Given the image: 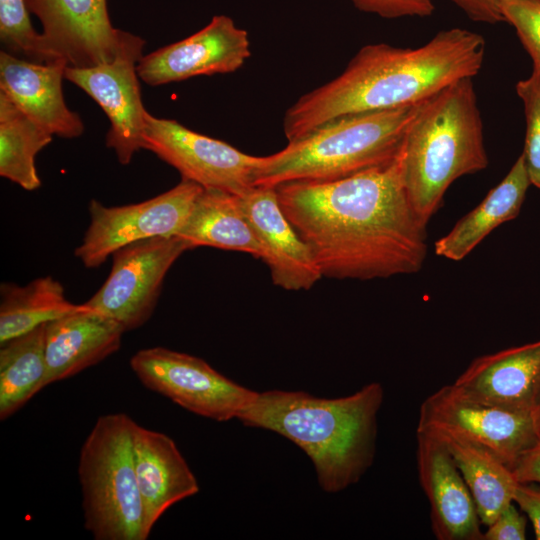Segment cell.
Listing matches in <instances>:
<instances>
[{"instance_id":"1","label":"cell","mask_w":540,"mask_h":540,"mask_svg":"<svg viewBox=\"0 0 540 540\" xmlns=\"http://www.w3.org/2000/svg\"><path fill=\"white\" fill-rule=\"evenodd\" d=\"M275 190L323 277L370 280L421 270L427 224L405 194L396 159L349 177L291 181Z\"/></svg>"},{"instance_id":"2","label":"cell","mask_w":540,"mask_h":540,"mask_svg":"<svg viewBox=\"0 0 540 540\" xmlns=\"http://www.w3.org/2000/svg\"><path fill=\"white\" fill-rule=\"evenodd\" d=\"M482 35L463 28L438 32L416 48L363 46L333 80L302 95L285 112L288 142L336 118L417 105L483 65Z\"/></svg>"},{"instance_id":"3","label":"cell","mask_w":540,"mask_h":540,"mask_svg":"<svg viewBox=\"0 0 540 540\" xmlns=\"http://www.w3.org/2000/svg\"><path fill=\"white\" fill-rule=\"evenodd\" d=\"M383 399L377 382L333 399L270 390L257 392L237 419L295 443L312 461L320 487L336 493L358 482L372 465Z\"/></svg>"},{"instance_id":"4","label":"cell","mask_w":540,"mask_h":540,"mask_svg":"<svg viewBox=\"0 0 540 540\" xmlns=\"http://www.w3.org/2000/svg\"><path fill=\"white\" fill-rule=\"evenodd\" d=\"M396 162L405 194L426 224L454 181L488 167L472 78L458 80L419 104Z\"/></svg>"},{"instance_id":"5","label":"cell","mask_w":540,"mask_h":540,"mask_svg":"<svg viewBox=\"0 0 540 540\" xmlns=\"http://www.w3.org/2000/svg\"><path fill=\"white\" fill-rule=\"evenodd\" d=\"M419 104L331 120L261 156L254 186L337 180L387 165L396 159Z\"/></svg>"},{"instance_id":"6","label":"cell","mask_w":540,"mask_h":540,"mask_svg":"<svg viewBox=\"0 0 540 540\" xmlns=\"http://www.w3.org/2000/svg\"><path fill=\"white\" fill-rule=\"evenodd\" d=\"M134 425L124 413L102 415L80 450L84 527L96 540H145L133 459Z\"/></svg>"},{"instance_id":"7","label":"cell","mask_w":540,"mask_h":540,"mask_svg":"<svg viewBox=\"0 0 540 540\" xmlns=\"http://www.w3.org/2000/svg\"><path fill=\"white\" fill-rule=\"evenodd\" d=\"M416 431L447 435L480 447L510 469L540 441L535 412L485 404L460 393L453 384L421 404Z\"/></svg>"},{"instance_id":"8","label":"cell","mask_w":540,"mask_h":540,"mask_svg":"<svg viewBox=\"0 0 540 540\" xmlns=\"http://www.w3.org/2000/svg\"><path fill=\"white\" fill-rule=\"evenodd\" d=\"M141 383L182 408L216 421L237 418L257 394L201 358L164 347L141 349L130 359Z\"/></svg>"},{"instance_id":"9","label":"cell","mask_w":540,"mask_h":540,"mask_svg":"<svg viewBox=\"0 0 540 540\" xmlns=\"http://www.w3.org/2000/svg\"><path fill=\"white\" fill-rule=\"evenodd\" d=\"M190 246L177 235L125 245L112 254L111 271L84 305L118 322L125 331L149 320L166 274Z\"/></svg>"},{"instance_id":"10","label":"cell","mask_w":540,"mask_h":540,"mask_svg":"<svg viewBox=\"0 0 540 540\" xmlns=\"http://www.w3.org/2000/svg\"><path fill=\"white\" fill-rule=\"evenodd\" d=\"M203 187L181 181L148 200L122 206L89 203L90 223L75 256L87 268L102 265L119 248L157 236H174L186 222Z\"/></svg>"},{"instance_id":"11","label":"cell","mask_w":540,"mask_h":540,"mask_svg":"<svg viewBox=\"0 0 540 540\" xmlns=\"http://www.w3.org/2000/svg\"><path fill=\"white\" fill-rule=\"evenodd\" d=\"M145 41L123 32L113 60L92 67L67 65L64 78L82 89L105 112L110 122L106 146L112 149L122 165L131 162L143 149L145 115L137 64L143 57Z\"/></svg>"},{"instance_id":"12","label":"cell","mask_w":540,"mask_h":540,"mask_svg":"<svg viewBox=\"0 0 540 540\" xmlns=\"http://www.w3.org/2000/svg\"><path fill=\"white\" fill-rule=\"evenodd\" d=\"M143 149L174 167L183 179L203 188L241 196L254 187L261 156L193 131L181 123L145 115Z\"/></svg>"},{"instance_id":"13","label":"cell","mask_w":540,"mask_h":540,"mask_svg":"<svg viewBox=\"0 0 540 540\" xmlns=\"http://www.w3.org/2000/svg\"><path fill=\"white\" fill-rule=\"evenodd\" d=\"M246 30L232 18L216 15L198 32L153 51L139 60V78L150 86L240 69L250 57Z\"/></svg>"},{"instance_id":"14","label":"cell","mask_w":540,"mask_h":540,"mask_svg":"<svg viewBox=\"0 0 540 540\" xmlns=\"http://www.w3.org/2000/svg\"><path fill=\"white\" fill-rule=\"evenodd\" d=\"M25 1L57 59L85 68L115 58L124 31L112 25L107 0Z\"/></svg>"},{"instance_id":"15","label":"cell","mask_w":540,"mask_h":540,"mask_svg":"<svg viewBox=\"0 0 540 540\" xmlns=\"http://www.w3.org/2000/svg\"><path fill=\"white\" fill-rule=\"evenodd\" d=\"M274 285L309 290L322 276L313 254L285 216L275 187L254 186L239 196Z\"/></svg>"},{"instance_id":"16","label":"cell","mask_w":540,"mask_h":540,"mask_svg":"<svg viewBox=\"0 0 540 540\" xmlns=\"http://www.w3.org/2000/svg\"><path fill=\"white\" fill-rule=\"evenodd\" d=\"M419 481L430 506L438 540H482L481 521L472 495L444 442L416 431Z\"/></svg>"},{"instance_id":"17","label":"cell","mask_w":540,"mask_h":540,"mask_svg":"<svg viewBox=\"0 0 540 540\" xmlns=\"http://www.w3.org/2000/svg\"><path fill=\"white\" fill-rule=\"evenodd\" d=\"M68 63L62 59L37 63L0 53V91L33 122L52 135L76 138L84 123L65 103L62 80Z\"/></svg>"},{"instance_id":"18","label":"cell","mask_w":540,"mask_h":540,"mask_svg":"<svg viewBox=\"0 0 540 540\" xmlns=\"http://www.w3.org/2000/svg\"><path fill=\"white\" fill-rule=\"evenodd\" d=\"M132 448L146 540L167 509L198 493L199 485L175 442L168 435L135 422Z\"/></svg>"},{"instance_id":"19","label":"cell","mask_w":540,"mask_h":540,"mask_svg":"<svg viewBox=\"0 0 540 540\" xmlns=\"http://www.w3.org/2000/svg\"><path fill=\"white\" fill-rule=\"evenodd\" d=\"M453 385L485 404L533 411L540 395V340L474 359Z\"/></svg>"},{"instance_id":"20","label":"cell","mask_w":540,"mask_h":540,"mask_svg":"<svg viewBox=\"0 0 540 540\" xmlns=\"http://www.w3.org/2000/svg\"><path fill=\"white\" fill-rule=\"evenodd\" d=\"M83 307L46 324L45 386L70 378L118 351L124 328L115 320Z\"/></svg>"},{"instance_id":"21","label":"cell","mask_w":540,"mask_h":540,"mask_svg":"<svg viewBox=\"0 0 540 540\" xmlns=\"http://www.w3.org/2000/svg\"><path fill=\"white\" fill-rule=\"evenodd\" d=\"M530 185L521 154L501 182L435 242V254L453 261L464 259L494 229L519 215Z\"/></svg>"},{"instance_id":"22","label":"cell","mask_w":540,"mask_h":540,"mask_svg":"<svg viewBox=\"0 0 540 540\" xmlns=\"http://www.w3.org/2000/svg\"><path fill=\"white\" fill-rule=\"evenodd\" d=\"M177 236L191 249L213 247L261 258L257 237L239 196L223 190L202 188Z\"/></svg>"},{"instance_id":"23","label":"cell","mask_w":540,"mask_h":540,"mask_svg":"<svg viewBox=\"0 0 540 540\" xmlns=\"http://www.w3.org/2000/svg\"><path fill=\"white\" fill-rule=\"evenodd\" d=\"M0 296V344L83 307L70 302L63 285L51 276L24 286L2 283Z\"/></svg>"},{"instance_id":"24","label":"cell","mask_w":540,"mask_h":540,"mask_svg":"<svg viewBox=\"0 0 540 540\" xmlns=\"http://www.w3.org/2000/svg\"><path fill=\"white\" fill-rule=\"evenodd\" d=\"M432 435L446 445L472 495L481 524L488 526L513 502L519 482L512 470L480 447L447 435Z\"/></svg>"},{"instance_id":"25","label":"cell","mask_w":540,"mask_h":540,"mask_svg":"<svg viewBox=\"0 0 540 540\" xmlns=\"http://www.w3.org/2000/svg\"><path fill=\"white\" fill-rule=\"evenodd\" d=\"M46 324L0 344V418L18 411L45 386Z\"/></svg>"},{"instance_id":"26","label":"cell","mask_w":540,"mask_h":540,"mask_svg":"<svg viewBox=\"0 0 540 540\" xmlns=\"http://www.w3.org/2000/svg\"><path fill=\"white\" fill-rule=\"evenodd\" d=\"M53 135L28 118L0 91V175L27 191L40 187L35 159Z\"/></svg>"},{"instance_id":"27","label":"cell","mask_w":540,"mask_h":540,"mask_svg":"<svg viewBox=\"0 0 540 540\" xmlns=\"http://www.w3.org/2000/svg\"><path fill=\"white\" fill-rule=\"evenodd\" d=\"M0 39L6 52L37 63L57 59L29 18L25 0H0Z\"/></svg>"},{"instance_id":"28","label":"cell","mask_w":540,"mask_h":540,"mask_svg":"<svg viewBox=\"0 0 540 540\" xmlns=\"http://www.w3.org/2000/svg\"><path fill=\"white\" fill-rule=\"evenodd\" d=\"M516 92L523 102L526 120L522 156L531 185L540 189V81L532 75L520 80Z\"/></svg>"},{"instance_id":"29","label":"cell","mask_w":540,"mask_h":540,"mask_svg":"<svg viewBox=\"0 0 540 540\" xmlns=\"http://www.w3.org/2000/svg\"><path fill=\"white\" fill-rule=\"evenodd\" d=\"M500 9L532 59L531 75L540 81V0H501Z\"/></svg>"},{"instance_id":"30","label":"cell","mask_w":540,"mask_h":540,"mask_svg":"<svg viewBox=\"0 0 540 540\" xmlns=\"http://www.w3.org/2000/svg\"><path fill=\"white\" fill-rule=\"evenodd\" d=\"M358 10L385 19L427 17L434 12L430 0H349Z\"/></svg>"},{"instance_id":"31","label":"cell","mask_w":540,"mask_h":540,"mask_svg":"<svg viewBox=\"0 0 540 540\" xmlns=\"http://www.w3.org/2000/svg\"><path fill=\"white\" fill-rule=\"evenodd\" d=\"M483 532L482 540H524L526 538V518L514 502L505 507Z\"/></svg>"},{"instance_id":"32","label":"cell","mask_w":540,"mask_h":540,"mask_svg":"<svg viewBox=\"0 0 540 540\" xmlns=\"http://www.w3.org/2000/svg\"><path fill=\"white\" fill-rule=\"evenodd\" d=\"M433 1V0H430ZM470 20L486 24L504 22L501 9V0H451Z\"/></svg>"},{"instance_id":"33","label":"cell","mask_w":540,"mask_h":540,"mask_svg":"<svg viewBox=\"0 0 540 540\" xmlns=\"http://www.w3.org/2000/svg\"><path fill=\"white\" fill-rule=\"evenodd\" d=\"M513 502L527 514L533 525L536 539L540 540V489L528 483H518L514 490Z\"/></svg>"},{"instance_id":"34","label":"cell","mask_w":540,"mask_h":540,"mask_svg":"<svg viewBox=\"0 0 540 540\" xmlns=\"http://www.w3.org/2000/svg\"><path fill=\"white\" fill-rule=\"evenodd\" d=\"M511 470L519 483L540 484V441L525 452Z\"/></svg>"},{"instance_id":"35","label":"cell","mask_w":540,"mask_h":540,"mask_svg":"<svg viewBox=\"0 0 540 540\" xmlns=\"http://www.w3.org/2000/svg\"><path fill=\"white\" fill-rule=\"evenodd\" d=\"M534 412H535V416H536V420H537L538 427H539V429H540V395H539V397H538L536 406H535V408H534Z\"/></svg>"}]
</instances>
